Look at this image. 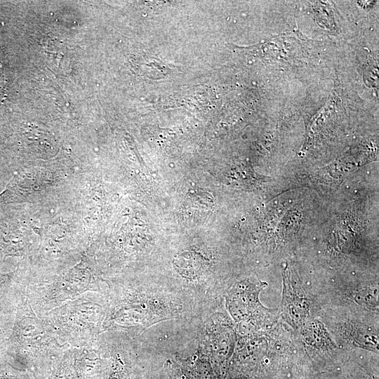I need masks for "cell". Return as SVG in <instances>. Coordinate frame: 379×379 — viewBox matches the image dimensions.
<instances>
[{
    "label": "cell",
    "instance_id": "6da1fadb",
    "mask_svg": "<svg viewBox=\"0 0 379 379\" xmlns=\"http://www.w3.org/2000/svg\"><path fill=\"white\" fill-rule=\"evenodd\" d=\"M171 362L169 365L170 379H192L190 373L184 370V368L175 361L168 359Z\"/></svg>",
    "mask_w": 379,
    "mask_h": 379
},
{
    "label": "cell",
    "instance_id": "7a4b0ae2",
    "mask_svg": "<svg viewBox=\"0 0 379 379\" xmlns=\"http://www.w3.org/2000/svg\"><path fill=\"white\" fill-rule=\"evenodd\" d=\"M124 364L121 359L116 357L108 379H123Z\"/></svg>",
    "mask_w": 379,
    "mask_h": 379
}]
</instances>
